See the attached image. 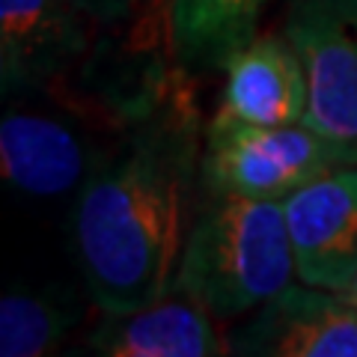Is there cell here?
<instances>
[{
  "mask_svg": "<svg viewBox=\"0 0 357 357\" xmlns=\"http://www.w3.org/2000/svg\"><path fill=\"white\" fill-rule=\"evenodd\" d=\"M265 0H173L170 60L185 72L227 69L253 39Z\"/></svg>",
  "mask_w": 357,
  "mask_h": 357,
  "instance_id": "cell-11",
  "label": "cell"
},
{
  "mask_svg": "<svg viewBox=\"0 0 357 357\" xmlns=\"http://www.w3.org/2000/svg\"><path fill=\"white\" fill-rule=\"evenodd\" d=\"M227 349L262 357H357V307L331 289L289 286L250 310Z\"/></svg>",
  "mask_w": 357,
  "mask_h": 357,
  "instance_id": "cell-6",
  "label": "cell"
},
{
  "mask_svg": "<svg viewBox=\"0 0 357 357\" xmlns=\"http://www.w3.org/2000/svg\"><path fill=\"white\" fill-rule=\"evenodd\" d=\"M286 39L307 72V126L357 155V0H292Z\"/></svg>",
  "mask_w": 357,
  "mask_h": 357,
  "instance_id": "cell-4",
  "label": "cell"
},
{
  "mask_svg": "<svg viewBox=\"0 0 357 357\" xmlns=\"http://www.w3.org/2000/svg\"><path fill=\"white\" fill-rule=\"evenodd\" d=\"M215 316L185 292L170 289L146 307L105 316L89 333V351L107 357H211L229 351L218 337Z\"/></svg>",
  "mask_w": 357,
  "mask_h": 357,
  "instance_id": "cell-9",
  "label": "cell"
},
{
  "mask_svg": "<svg viewBox=\"0 0 357 357\" xmlns=\"http://www.w3.org/2000/svg\"><path fill=\"white\" fill-rule=\"evenodd\" d=\"M81 316V301L69 292L13 289L0 301V354L42 357L57 351Z\"/></svg>",
  "mask_w": 357,
  "mask_h": 357,
  "instance_id": "cell-12",
  "label": "cell"
},
{
  "mask_svg": "<svg viewBox=\"0 0 357 357\" xmlns=\"http://www.w3.org/2000/svg\"><path fill=\"white\" fill-rule=\"evenodd\" d=\"M86 18H93V24H122L137 15L140 0H72Z\"/></svg>",
  "mask_w": 357,
  "mask_h": 357,
  "instance_id": "cell-14",
  "label": "cell"
},
{
  "mask_svg": "<svg viewBox=\"0 0 357 357\" xmlns=\"http://www.w3.org/2000/svg\"><path fill=\"white\" fill-rule=\"evenodd\" d=\"M307 72L289 39H250L232 54L218 107L220 116L250 126H295L307 119Z\"/></svg>",
  "mask_w": 357,
  "mask_h": 357,
  "instance_id": "cell-10",
  "label": "cell"
},
{
  "mask_svg": "<svg viewBox=\"0 0 357 357\" xmlns=\"http://www.w3.org/2000/svg\"><path fill=\"white\" fill-rule=\"evenodd\" d=\"M170 13L173 0H140L131 18V51L140 57L167 54L170 60Z\"/></svg>",
  "mask_w": 357,
  "mask_h": 357,
  "instance_id": "cell-13",
  "label": "cell"
},
{
  "mask_svg": "<svg viewBox=\"0 0 357 357\" xmlns=\"http://www.w3.org/2000/svg\"><path fill=\"white\" fill-rule=\"evenodd\" d=\"M105 149L66 114L9 107L0 122V167L9 188L33 199L77 194Z\"/></svg>",
  "mask_w": 357,
  "mask_h": 357,
  "instance_id": "cell-7",
  "label": "cell"
},
{
  "mask_svg": "<svg viewBox=\"0 0 357 357\" xmlns=\"http://www.w3.org/2000/svg\"><path fill=\"white\" fill-rule=\"evenodd\" d=\"M295 274L283 199L211 194L188 232L178 286L218 321H232L277 298Z\"/></svg>",
  "mask_w": 357,
  "mask_h": 357,
  "instance_id": "cell-2",
  "label": "cell"
},
{
  "mask_svg": "<svg viewBox=\"0 0 357 357\" xmlns=\"http://www.w3.org/2000/svg\"><path fill=\"white\" fill-rule=\"evenodd\" d=\"M301 283L342 292L357 274V167L342 164L283 199Z\"/></svg>",
  "mask_w": 357,
  "mask_h": 357,
  "instance_id": "cell-5",
  "label": "cell"
},
{
  "mask_svg": "<svg viewBox=\"0 0 357 357\" xmlns=\"http://www.w3.org/2000/svg\"><path fill=\"white\" fill-rule=\"evenodd\" d=\"M340 295H342L345 301H351V304L357 307V274H354V280H351L349 286H345V289H342V292H340Z\"/></svg>",
  "mask_w": 357,
  "mask_h": 357,
  "instance_id": "cell-15",
  "label": "cell"
},
{
  "mask_svg": "<svg viewBox=\"0 0 357 357\" xmlns=\"http://www.w3.org/2000/svg\"><path fill=\"white\" fill-rule=\"evenodd\" d=\"M342 164H357V155L307 122L250 126L215 114L203 140L199 182L208 194L286 199Z\"/></svg>",
  "mask_w": 357,
  "mask_h": 357,
  "instance_id": "cell-3",
  "label": "cell"
},
{
  "mask_svg": "<svg viewBox=\"0 0 357 357\" xmlns=\"http://www.w3.org/2000/svg\"><path fill=\"white\" fill-rule=\"evenodd\" d=\"M89 21L72 0H0L3 96H36L89 51Z\"/></svg>",
  "mask_w": 357,
  "mask_h": 357,
  "instance_id": "cell-8",
  "label": "cell"
},
{
  "mask_svg": "<svg viewBox=\"0 0 357 357\" xmlns=\"http://www.w3.org/2000/svg\"><path fill=\"white\" fill-rule=\"evenodd\" d=\"M185 69L170 72L102 152L72 206V244L89 301L128 312L178 286L203 164V119Z\"/></svg>",
  "mask_w": 357,
  "mask_h": 357,
  "instance_id": "cell-1",
  "label": "cell"
}]
</instances>
